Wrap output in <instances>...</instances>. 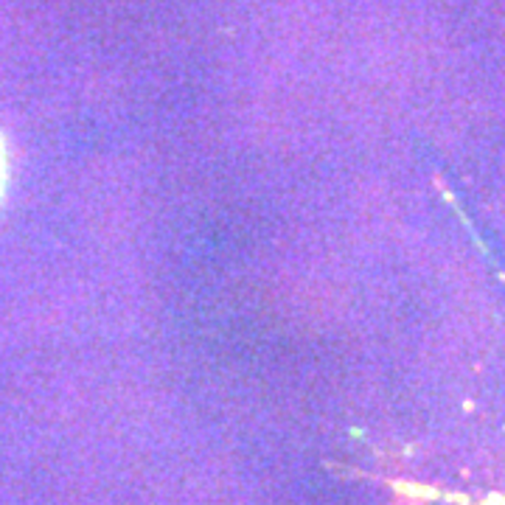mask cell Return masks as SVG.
I'll return each mask as SVG.
<instances>
[{"label":"cell","instance_id":"obj_1","mask_svg":"<svg viewBox=\"0 0 505 505\" xmlns=\"http://www.w3.org/2000/svg\"><path fill=\"white\" fill-rule=\"evenodd\" d=\"M3 191H6V143L0 138V200H3Z\"/></svg>","mask_w":505,"mask_h":505}]
</instances>
